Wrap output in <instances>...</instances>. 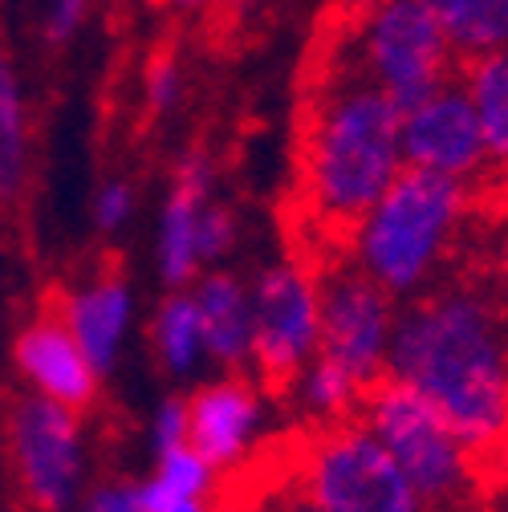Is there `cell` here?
<instances>
[{
	"label": "cell",
	"mask_w": 508,
	"mask_h": 512,
	"mask_svg": "<svg viewBox=\"0 0 508 512\" xmlns=\"http://www.w3.org/2000/svg\"><path fill=\"white\" fill-rule=\"evenodd\" d=\"M387 374L484 460L508 439V305L496 285L443 273L395 313Z\"/></svg>",
	"instance_id": "6da1fadb"
},
{
	"label": "cell",
	"mask_w": 508,
	"mask_h": 512,
	"mask_svg": "<svg viewBox=\"0 0 508 512\" xmlns=\"http://www.w3.org/2000/svg\"><path fill=\"white\" fill-rule=\"evenodd\" d=\"M334 57L313 70L297 135V204L326 236L350 240L354 224L403 171V114L358 66L350 29L334 33Z\"/></svg>",
	"instance_id": "7a4b0ae2"
},
{
	"label": "cell",
	"mask_w": 508,
	"mask_h": 512,
	"mask_svg": "<svg viewBox=\"0 0 508 512\" xmlns=\"http://www.w3.org/2000/svg\"><path fill=\"white\" fill-rule=\"evenodd\" d=\"M468 212V183L403 167L378 204L354 224L346 261L403 305L443 277Z\"/></svg>",
	"instance_id": "3957f363"
},
{
	"label": "cell",
	"mask_w": 508,
	"mask_h": 512,
	"mask_svg": "<svg viewBox=\"0 0 508 512\" xmlns=\"http://www.w3.org/2000/svg\"><path fill=\"white\" fill-rule=\"evenodd\" d=\"M395 460L423 512H476L484 504L476 460L415 391L383 374L362 391L354 415Z\"/></svg>",
	"instance_id": "277c9868"
},
{
	"label": "cell",
	"mask_w": 508,
	"mask_h": 512,
	"mask_svg": "<svg viewBox=\"0 0 508 512\" xmlns=\"http://www.w3.org/2000/svg\"><path fill=\"white\" fill-rule=\"evenodd\" d=\"M293 484L326 512H423L407 476L358 419L309 423L285 439Z\"/></svg>",
	"instance_id": "5b68a950"
},
{
	"label": "cell",
	"mask_w": 508,
	"mask_h": 512,
	"mask_svg": "<svg viewBox=\"0 0 508 512\" xmlns=\"http://www.w3.org/2000/svg\"><path fill=\"white\" fill-rule=\"evenodd\" d=\"M346 29L358 66L399 114L456 82V53L419 0H387L362 17H346Z\"/></svg>",
	"instance_id": "8992f818"
},
{
	"label": "cell",
	"mask_w": 508,
	"mask_h": 512,
	"mask_svg": "<svg viewBox=\"0 0 508 512\" xmlns=\"http://www.w3.org/2000/svg\"><path fill=\"white\" fill-rule=\"evenodd\" d=\"M5 452L25 512H66L82 480V415L17 387L5 395Z\"/></svg>",
	"instance_id": "52a82bcc"
},
{
	"label": "cell",
	"mask_w": 508,
	"mask_h": 512,
	"mask_svg": "<svg viewBox=\"0 0 508 512\" xmlns=\"http://www.w3.org/2000/svg\"><path fill=\"white\" fill-rule=\"evenodd\" d=\"M399 301L387 297L346 256L317 273V358L342 366L358 387L387 374Z\"/></svg>",
	"instance_id": "ba28073f"
},
{
	"label": "cell",
	"mask_w": 508,
	"mask_h": 512,
	"mask_svg": "<svg viewBox=\"0 0 508 512\" xmlns=\"http://www.w3.org/2000/svg\"><path fill=\"white\" fill-rule=\"evenodd\" d=\"M252 297V366L261 391L289 399L301 370L317 354V269L305 261L269 265Z\"/></svg>",
	"instance_id": "9c48e42d"
},
{
	"label": "cell",
	"mask_w": 508,
	"mask_h": 512,
	"mask_svg": "<svg viewBox=\"0 0 508 512\" xmlns=\"http://www.w3.org/2000/svg\"><path fill=\"white\" fill-rule=\"evenodd\" d=\"M399 151H403V167L460 179V183H472L488 167L480 126L460 78L403 114Z\"/></svg>",
	"instance_id": "30bf717a"
},
{
	"label": "cell",
	"mask_w": 508,
	"mask_h": 512,
	"mask_svg": "<svg viewBox=\"0 0 508 512\" xmlns=\"http://www.w3.org/2000/svg\"><path fill=\"white\" fill-rule=\"evenodd\" d=\"M13 362L25 387L53 399L57 407L82 415L98 403V374L49 305L21 326L13 342Z\"/></svg>",
	"instance_id": "8fae6325"
},
{
	"label": "cell",
	"mask_w": 508,
	"mask_h": 512,
	"mask_svg": "<svg viewBox=\"0 0 508 512\" xmlns=\"http://www.w3.org/2000/svg\"><path fill=\"white\" fill-rule=\"evenodd\" d=\"M49 309L61 317V326L70 330L94 374H110L122 354L126 330H131V285H126V277L114 265H102L66 293H57Z\"/></svg>",
	"instance_id": "7c38bea8"
},
{
	"label": "cell",
	"mask_w": 508,
	"mask_h": 512,
	"mask_svg": "<svg viewBox=\"0 0 508 512\" xmlns=\"http://www.w3.org/2000/svg\"><path fill=\"white\" fill-rule=\"evenodd\" d=\"M257 427H261V391L257 382L240 374L208 382V387H200L187 399V447L212 472H236Z\"/></svg>",
	"instance_id": "4fadbf2b"
},
{
	"label": "cell",
	"mask_w": 508,
	"mask_h": 512,
	"mask_svg": "<svg viewBox=\"0 0 508 512\" xmlns=\"http://www.w3.org/2000/svg\"><path fill=\"white\" fill-rule=\"evenodd\" d=\"M212 159L204 151H187L175 167L167 204L159 216L155 256H159V277L171 293H179L187 281L200 273V252H196V228L212 200Z\"/></svg>",
	"instance_id": "5bb4252c"
},
{
	"label": "cell",
	"mask_w": 508,
	"mask_h": 512,
	"mask_svg": "<svg viewBox=\"0 0 508 512\" xmlns=\"http://www.w3.org/2000/svg\"><path fill=\"white\" fill-rule=\"evenodd\" d=\"M200 309L204 354L220 370H240L252 358V297L248 285L232 273H208L192 289Z\"/></svg>",
	"instance_id": "9a60e30c"
},
{
	"label": "cell",
	"mask_w": 508,
	"mask_h": 512,
	"mask_svg": "<svg viewBox=\"0 0 508 512\" xmlns=\"http://www.w3.org/2000/svg\"><path fill=\"white\" fill-rule=\"evenodd\" d=\"M216 512H326L322 504H313L289 476L285 443L265 447V452L248 464V472H228L224 496Z\"/></svg>",
	"instance_id": "2e32d148"
},
{
	"label": "cell",
	"mask_w": 508,
	"mask_h": 512,
	"mask_svg": "<svg viewBox=\"0 0 508 512\" xmlns=\"http://www.w3.org/2000/svg\"><path fill=\"white\" fill-rule=\"evenodd\" d=\"M448 37L456 61L508 53V0H419Z\"/></svg>",
	"instance_id": "e0dca14e"
},
{
	"label": "cell",
	"mask_w": 508,
	"mask_h": 512,
	"mask_svg": "<svg viewBox=\"0 0 508 512\" xmlns=\"http://www.w3.org/2000/svg\"><path fill=\"white\" fill-rule=\"evenodd\" d=\"M460 86L472 102L488 163L508 171V53L464 61Z\"/></svg>",
	"instance_id": "ac0fdd59"
},
{
	"label": "cell",
	"mask_w": 508,
	"mask_h": 512,
	"mask_svg": "<svg viewBox=\"0 0 508 512\" xmlns=\"http://www.w3.org/2000/svg\"><path fill=\"white\" fill-rule=\"evenodd\" d=\"M29 179V122L25 98L9 53L0 49V208H13L25 196Z\"/></svg>",
	"instance_id": "d6986e66"
},
{
	"label": "cell",
	"mask_w": 508,
	"mask_h": 512,
	"mask_svg": "<svg viewBox=\"0 0 508 512\" xmlns=\"http://www.w3.org/2000/svg\"><path fill=\"white\" fill-rule=\"evenodd\" d=\"M151 346L159 354V366L175 378L192 374L196 362L204 358V334H200V309L196 297L179 289L167 293L163 305L155 309V322H151Z\"/></svg>",
	"instance_id": "ffe728a7"
},
{
	"label": "cell",
	"mask_w": 508,
	"mask_h": 512,
	"mask_svg": "<svg viewBox=\"0 0 508 512\" xmlns=\"http://www.w3.org/2000/svg\"><path fill=\"white\" fill-rule=\"evenodd\" d=\"M301 411L309 415V423H346L358 415V403H362V387L334 362L317 358L301 370L297 387H293Z\"/></svg>",
	"instance_id": "44dd1931"
},
{
	"label": "cell",
	"mask_w": 508,
	"mask_h": 512,
	"mask_svg": "<svg viewBox=\"0 0 508 512\" xmlns=\"http://www.w3.org/2000/svg\"><path fill=\"white\" fill-rule=\"evenodd\" d=\"M151 480L167 492H179V496H196V500H208V492L216 488V472L192 452V447H171V452L155 456V472Z\"/></svg>",
	"instance_id": "7402d4cb"
},
{
	"label": "cell",
	"mask_w": 508,
	"mask_h": 512,
	"mask_svg": "<svg viewBox=\"0 0 508 512\" xmlns=\"http://www.w3.org/2000/svg\"><path fill=\"white\" fill-rule=\"evenodd\" d=\"M236 232H240V228H236L232 208L208 200V208H204V216H200V228H196L200 265H216V261H224V256L232 252V244H236Z\"/></svg>",
	"instance_id": "603a6c76"
},
{
	"label": "cell",
	"mask_w": 508,
	"mask_h": 512,
	"mask_svg": "<svg viewBox=\"0 0 508 512\" xmlns=\"http://www.w3.org/2000/svg\"><path fill=\"white\" fill-rule=\"evenodd\" d=\"M183 94V74H179V61L171 53H159L151 66H147V86H143V98H147V110L151 114H167L175 110Z\"/></svg>",
	"instance_id": "cb8c5ba5"
},
{
	"label": "cell",
	"mask_w": 508,
	"mask_h": 512,
	"mask_svg": "<svg viewBox=\"0 0 508 512\" xmlns=\"http://www.w3.org/2000/svg\"><path fill=\"white\" fill-rule=\"evenodd\" d=\"M82 512H143V480L131 476H102L86 496Z\"/></svg>",
	"instance_id": "d4e9b609"
},
{
	"label": "cell",
	"mask_w": 508,
	"mask_h": 512,
	"mask_svg": "<svg viewBox=\"0 0 508 512\" xmlns=\"http://www.w3.org/2000/svg\"><path fill=\"white\" fill-rule=\"evenodd\" d=\"M135 212V187L126 179H106L94 196V220L102 232H118Z\"/></svg>",
	"instance_id": "484cf974"
},
{
	"label": "cell",
	"mask_w": 508,
	"mask_h": 512,
	"mask_svg": "<svg viewBox=\"0 0 508 512\" xmlns=\"http://www.w3.org/2000/svg\"><path fill=\"white\" fill-rule=\"evenodd\" d=\"M151 443H155V456H163V452H171V447L187 443V399H167L155 411Z\"/></svg>",
	"instance_id": "4316f807"
},
{
	"label": "cell",
	"mask_w": 508,
	"mask_h": 512,
	"mask_svg": "<svg viewBox=\"0 0 508 512\" xmlns=\"http://www.w3.org/2000/svg\"><path fill=\"white\" fill-rule=\"evenodd\" d=\"M86 5L90 0H49V9H45V41L49 45H66L82 21H86Z\"/></svg>",
	"instance_id": "83f0119b"
},
{
	"label": "cell",
	"mask_w": 508,
	"mask_h": 512,
	"mask_svg": "<svg viewBox=\"0 0 508 512\" xmlns=\"http://www.w3.org/2000/svg\"><path fill=\"white\" fill-rule=\"evenodd\" d=\"M143 512H208V500L179 496V492L159 488L155 480H143Z\"/></svg>",
	"instance_id": "f1b7e54d"
},
{
	"label": "cell",
	"mask_w": 508,
	"mask_h": 512,
	"mask_svg": "<svg viewBox=\"0 0 508 512\" xmlns=\"http://www.w3.org/2000/svg\"><path fill=\"white\" fill-rule=\"evenodd\" d=\"M496 293H500L504 305H508V232H504V240H500V248H496Z\"/></svg>",
	"instance_id": "f546056e"
},
{
	"label": "cell",
	"mask_w": 508,
	"mask_h": 512,
	"mask_svg": "<svg viewBox=\"0 0 508 512\" xmlns=\"http://www.w3.org/2000/svg\"><path fill=\"white\" fill-rule=\"evenodd\" d=\"M378 5H387V0H338V9H342L346 17H362V13L378 9Z\"/></svg>",
	"instance_id": "4dcf8cb0"
},
{
	"label": "cell",
	"mask_w": 508,
	"mask_h": 512,
	"mask_svg": "<svg viewBox=\"0 0 508 512\" xmlns=\"http://www.w3.org/2000/svg\"><path fill=\"white\" fill-rule=\"evenodd\" d=\"M171 5H179V9H208V5H216V0H171Z\"/></svg>",
	"instance_id": "1f68e13d"
}]
</instances>
